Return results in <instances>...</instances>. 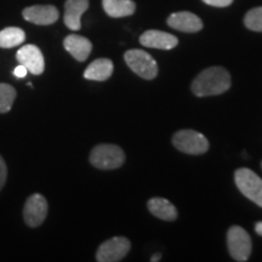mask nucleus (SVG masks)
<instances>
[{
    "mask_svg": "<svg viewBox=\"0 0 262 262\" xmlns=\"http://www.w3.org/2000/svg\"><path fill=\"white\" fill-rule=\"evenodd\" d=\"M140 42L146 48L171 50V49L178 47L179 39L170 33L150 29V31H146L141 35Z\"/></svg>",
    "mask_w": 262,
    "mask_h": 262,
    "instance_id": "obj_11",
    "label": "nucleus"
},
{
    "mask_svg": "<svg viewBox=\"0 0 262 262\" xmlns=\"http://www.w3.org/2000/svg\"><path fill=\"white\" fill-rule=\"evenodd\" d=\"M26 21L39 26H49L58 19V10L54 5H33L22 11Z\"/></svg>",
    "mask_w": 262,
    "mask_h": 262,
    "instance_id": "obj_10",
    "label": "nucleus"
},
{
    "mask_svg": "<svg viewBox=\"0 0 262 262\" xmlns=\"http://www.w3.org/2000/svg\"><path fill=\"white\" fill-rule=\"evenodd\" d=\"M124 58L130 70L143 79L152 80L158 74V64L148 52L133 49L125 52Z\"/></svg>",
    "mask_w": 262,
    "mask_h": 262,
    "instance_id": "obj_3",
    "label": "nucleus"
},
{
    "mask_svg": "<svg viewBox=\"0 0 262 262\" xmlns=\"http://www.w3.org/2000/svg\"><path fill=\"white\" fill-rule=\"evenodd\" d=\"M63 47L75 60L79 62H84L89 57L91 50H93V44L88 38L81 37L78 34H71L64 38Z\"/></svg>",
    "mask_w": 262,
    "mask_h": 262,
    "instance_id": "obj_14",
    "label": "nucleus"
},
{
    "mask_svg": "<svg viewBox=\"0 0 262 262\" xmlns=\"http://www.w3.org/2000/svg\"><path fill=\"white\" fill-rule=\"evenodd\" d=\"M16 58L19 64H24L29 73L34 75H40L45 70V61L40 49L35 45L28 44L22 47L17 51Z\"/></svg>",
    "mask_w": 262,
    "mask_h": 262,
    "instance_id": "obj_9",
    "label": "nucleus"
},
{
    "mask_svg": "<svg viewBox=\"0 0 262 262\" xmlns=\"http://www.w3.org/2000/svg\"><path fill=\"white\" fill-rule=\"evenodd\" d=\"M113 62L108 58H97L88 66L84 72V78L95 81L110 79L113 73Z\"/></svg>",
    "mask_w": 262,
    "mask_h": 262,
    "instance_id": "obj_15",
    "label": "nucleus"
},
{
    "mask_svg": "<svg viewBox=\"0 0 262 262\" xmlns=\"http://www.w3.org/2000/svg\"><path fill=\"white\" fill-rule=\"evenodd\" d=\"M27 73H28V70L25 67L24 64L17 66L14 71V75L16 78H25L26 75H27Z\"/></svg>",
    "mask_w": 262,
    "mask_h": 262,
    "instance_id": "obj_23",
    "label": "nucleus"
},
{
    "mask_svg": "<svg viewBox=\"0 0 262 262\" xmlns=\"http://www.w3.org/2000/svg\"><path fill=\"white\" fill-rule=\"evenodd\" d=\"M89 9V0H67L64 4V25L71 31L81 28V16Z\"/></svg>",
    "mask_w": 262,
    "mask_h": 262,
    "instance_id": "obj_13",
    "label": "nucleus"
},
{
    "mask_svg": "<svg viewBox=\"0 0 262 262\" xmlns=\"http://www.w3.org/2000/svg\"><path fill=\"white\" fill-rule=\"evenodd\" d=\"M231 88V75L224 67H210L201 72L192 83V93L198 97L221 95Z\"/></svg>",
    "mask_w": 262,
    "mask_h": 262,
    "instance_id": "obj_1",
    "label": "nucleus"
},
{
    "mask_svg": "<svg viewBox=\"0 0 262 262\" xmlns=\"http://www.w3.org/2000/svg\"><path fill=\"white\" fill-rule=\"evenodd\" d=\"M147 206H148V210L160 220L173 221L178 219V210L168 199L158 198V196L149 199Z\"/></svg>",
    "mask_w": 262,
    "mask_h": 262,
    "instance_id": "obj_16",
    "label": "nucleus"
},
{
    "mask_svg": "<svg viewBox=\"0 0 262 262\" xmlns=\"http://www.w3.org/2000/svg\"><path fill=\"white\" fill-rule=\"evenodd\" d=\"M168 25L176 31L185 33H195L203 28V22L198 16L188 11L175 12L170 15Z\"/></svg>",
    "mask_w": 262,
    "mask_h": 262,
    "instance_id": "obj_12",
    "label": "nucleus"
},
{
    "mask_svg": "<svg viewBox=\"0 0 262 262\" xmlns=\"http://www.w3.org/2000/svg\"><path fill=\"white\" fill-rule=\"evenodd\" d=\"M205 4L210 6H216V8H226L233 3V0H203Z\"/></svg>",
    "mask_w": 262,
    "mask_h": 262,
    "instance_id": "obj_22",
    "label": "nucleus"
},
{
    "mask_svg": "<svg viewBox=\"0 0 262 262\" xmlns=\"http://www.w3.org/2000/svg\"><path fill=\"white\" fill-rule=\"evenodd\" d=\"M17 93L14 86L0 83V113H8L12 108Z\"/></svg>",
    "mask_w": 262,
    "mask_h": 262,
    "instance_id": "obj_19",
    "label": "nucleus"
},
{
    "mask_svg": "<svg viewBox=\"0 0 262 262\" xmlns=\"http://www.w3.org/2000/svg\"><path fill=\"white\" fill-rule=\"evenodd\" d=\"M104 12L111 17H126L134 15L136 5L133 0H102Z\"/></svg>",
    "mask_w": 262,
    "mask_h": 262,
    "instance_id": "obj_17",
    "label": "nucleus"
},
{
    "mask_svg": "<svg viewBox=\"0 0 262 262\" xmlns=\"http://www.w3.org/2000/svg\"><path fill=\"white\" fill-rule=\"evenodd\" d=\"M125 162V155L119 146L116 145H98L94 147L90 153V163L95 168L101 170L118 169Z\"/></svg>",
    "mask_w": 262,
    "mask_h": 262,
    "instance_id": "obj_2",
    "label": "nucleus"
},
{
    "mask_svg": "<svg viewBox=\"0 0 262 262\" xmlns=\"http://www.w3.org/2000/svg\"><path fill=\"white\" fill-rule=\"evenodd\" d=\"M261 165H262V164H261Z\"/></svg>",
    "mask_w": 262,
    "mask_h": 262,
    "instance_id": "obj_26",
    "label": "nucleus"
},
{
    "mask_svg": "<svg viewBox=\"0 0 262 262\" xmlns=\"http://www.w3.org/2000/svg\"><path fill=\"white\" fill-rule=\"evenodd\" d=\"M173 146L187 155H204L209 149V141L195 130H180L172 136Z\"/></svg>",
    "mask_w": 262,
    "mask_h": 262,
    "instance_id": "obj_5",
    "label": "nucleus"
},
{
    "mask_svg": "<svg viewBox=\"0 0 262 262\" xmlns=\"http://www.w3.org/2000/svg\"><path fill=\"white\" fill-rule=\"evenodd\" d=\"M234 182L239 191L262 208V179L257 176L253 170L241 168L235 170Z\"/></svg>",
    "mask_w": 262,
    "mask_h": 262,
    "instance_id": "obj_4",
    "label": "nucleus"
},
{
    "mask_svg": "<svg viewBox=\"0 0 262 262\" xmlns=\"http://www.w3.org/2000/svg\"><path fill=\"white\" fill-rule=\"evenodd\" d=\"M245 27L254 32H262V6L251 9L244 17Z\"/></svg>",
    "mask_w": 262,
    "mask_h": 262,
    "instance_id": "obj_20",
    "label": "nucleus"
},
{
    "mask_svg": "<svg viewBox=\"0 0 262 262\" xmlns=\"http://www.w3.org/2000/svg\"><path fill=\"white\" fill-rule=\"evenodd\" d=\"M6 178H8V168H6L4 159H3L2 156H0V189L4 187Z\"/></svg>",
    "mask_w": 262,
    "mask_h": 262,
    "instance_id": "obj_21",
    "label": "nucleus"
},
{
    "mask_svg": "<svg viewBox=\"0 0 262 262\" xmlns=\"http://www.w3.org/2000/svg\"><path fill=\"white\" fill-rule=\"evenodd\" d=\"M26 40L24 29L17 27H8L0 31V48L10 49L18 47Z\"/></svg>",
    "mask_w": 262,
    "mask_h": 262,
    "instance_id": "obj_18",
    "label": "nucleus"
},
{
    "mask_svg": "<svg viewBox=\"0 0 262 262\" xmlns=\"http://www.w3.org/2000/svg\"><path fill=\"white\" fill-rule=\"evenodd\" d=\"M160 257H162V255H160V254H156V255H153V257L150 258V261H152V262L159 261V260H160Z\"/></svg>",
    "mask_w": 262,
    "mask_h": 262,
    "instance_id": "obj_25",
    "label": "nucleus"
},
{
    "mask_svg": "<svg viewBox=\"0 0 262 262\" xmlns=\"http://www.w3.org/2000/svg\"><path fill=\"white\" fill-rule=\"evenodd\" d=\"M227 247L233 260L244 262L249 260L253 244L250 235L244 228L241 226H232L227 232Z\"/></svg>",
    "mask_w": 262,
    "mask_h": 262,
    "instance_id": "obj_6",
    "label": "nucleus"
},
{
    "mask_svg": "<svg viewBox=\"0 0 262 262\" xmlns=\"http://www.w3.org/2000/svg\"><path fill=\"white\" fill-rule=\"evenodd\" d=\"M48 215V202L39 193L29 196L24 208V217L29 227H38Z\"/></svg>",
    "mask_w": 262,
    "mask_h": 262,
    "instance_id": "obj_8",
    "label": "nucleus"
},
{
    "mask_svg": "<svg viewBox=\"0 0 262 262\" xmlns=\"http://www.w3.org/2000/svg\"><path fill=\"white\" fill-rule=\"evenodd\" d=\"M131 244L125 237H114L108 239L100 245L96 253L98 262H118L122 261L130 251Z\"/></svg>",
    "mask_w": 262,
    "mask_h": 262,
    "instance_id": "obj_7",
    "label": "nucleus"
},
{
    "mask_svg": "<svg viewBox=\"0 0 262 262\" xmlns=\"http://www.w3.org/2000/svg\"><path fill=\"white\" fill-rule=\"evenodd\" d=\"M255 231H256V233L258 235H261V237H262V221L257 222V224L255 225Z\"/></svg>",
    "mask_w": 262,
    "mask_h": 262,
    "instance_id": "obj_24",
    "label": "nucleus"
}]
</instances>
